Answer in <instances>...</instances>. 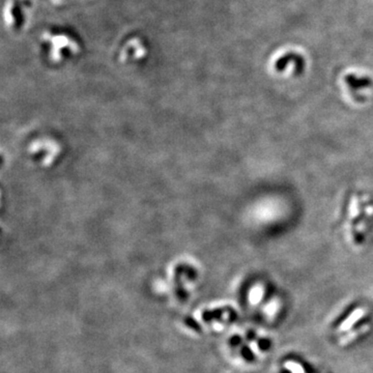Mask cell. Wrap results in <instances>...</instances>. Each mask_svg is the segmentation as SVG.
<instances>
[{"mask_svg":"<svg viewBox=\"0 0 373 373\" xmlns=\"http://www.w3.org/2000/svg\"><path fill=\"white\" fill-rule=\"evenodd\" d=\"M263 293V291L259 289H254L251 293V301L252 303H258L260 300V295Z\"/></svg>","mask_w":373,"mask_h":373,"instance_id":"obj_3","label":"cell"},{"mask_svg":"<svg viewBox=\"0 0 373 373\" xmlns=\"http://www.w3.org/2000/svg\"><path fill=\"white\" fill-rule=\"evenodd\" d=\"M286 367L289 369V370H292L293 373H304L303 371V368L301 366H298L297 364H294V363H287L286 364Z\"/></svg>","mask_w":373,"mask_h":373,"instance_id":"obj_2","label":"cell"},{"mask_svg":"<svg viewBox=\"0 0 373 373\" xmlns=\"http://www.w3.org/2000/svg\"><path fill=\"white\" fill-rule=\"evenodd\" d=\"M363 313H364V310H362V309H359V310H357V311H354V312H353V313L348 317V319L344 322L343 326L341 327V330H347L348 328H350V327L353 325V323H354V322L358 321L359 319H361V316L363 315Z\"/></svg>","mask_w":373,"mask_h":373,"instance_id":"obj_1","label":"cell"}]
</instances>
